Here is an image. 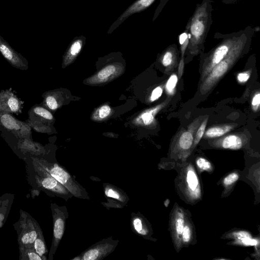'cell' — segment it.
Returning a JSON list of instances; mask_svg holds the SVG:
<instances>
[{"instance_id": "obj_35", "label": "cell", "mask_w": 260, "mask_h": 260, "mask_svg": "<svg viewBox=\"0 0 260 260\" xmlns=\"http://www.w3.org/2000/svg\"><path fill=\"white\" fill-rule=\"evenodd\" d=\"M251 108L252 110L256 112L258 111L260 105V93L257 91L252 96L251 102Z\"/></svg>"}, {"instance_id": "obj_25", "label": "cell", "mask_w": 260, "mask_h": 260, "mask_svg": "<svg viewBox=\"0 0 260 260\" xmlns=\"http://www.w3.org/2000/svg\"><path fill=\"white\" fill-rule=\"evenodd\" d=\"M186 181L189 190L194 191L199 187V182L198 176L194 170L191 167L188 169Z\"/></svg>"}, {"instance_id": "obj_21", "label": "cell", "mask_w": 260, "mask_h": 260, "mask_svg": "<svg viewBox=\"0 0 260 260\" xmlns=\"http://www.w3.org/2000/svg\"><path fill=\"white\" fill-rule=\"evenodd\" d=\"M14 194L5 193L0 197V229L4 225L10 213Z\"/></svg>"}, {"instance_id": "obj_3", "label": "cell", "mask_w": 260, "mask_h": 260, "mask_svg": "<svg viewBox=\"0 0 260 260\" xmlns=\"http://www.w3.org/2000/svg\"><path fill=\"white\" fill-rule=\"evenodd\" d=\"M29 184L33 191H44L51 195H68V189L47 172L31 156L24 157Z\"/></svg>"}, {"instance_id": "obj_15", "label": "cell", "mask_w": 260, "mask_h": 260, "mask_svg": "<svg viewBox=\"0 0 260 260\" xmlns=\"http://www.w3.org/2000/svg\"><path fill=\"white\" fill-rule=\"evenodd\" d=\"M28 118L25 121L27 123L48 124L53 121L54 118L52 114L43 105L36 104L30 108L28 111Z\"/></svg>"}, {"instance_id": "obj_42", "label": "cell", "mask_w": 260, "mask_h": 260, "mask_svg": "<svg viewBox=\"0 0 260 260\" xmlns=\"http://www.w3.org/2000/svg\"><path fill=\"white\" fill-rule=\"evenodd\" d=\"M184 57H181L179 63L178 69V78L180 79L183 74L184 70Z\"/></svg>"}, {"instance_id": "obj_16", "label": "cell", "mask_w": 260, "mask_h": 260, "mask_svg": "<svg viewBox=\"0 0 260 260\" xmlns=\"http://www.w3.org/2000/svg\"><path fill=\"white\" fill-rule=\"evenodd\" d=\"M170 100V99H166L160 104L145 110L136 118L135 123L145 126L154 124L156 114L168 105Z\"/></svg>"}, {"instance_id": "obj_23", "label": "cell", "mask_w": 260, "mask_h": 260, "mask_svg": "<svg viewBox=\"0 0 260 260\" xmlns=\"http://www.w3.org/2000/svg\"><path fill=\"white\" fill-rule=\"evenodd\" d=\"M20 260H43L36 252L34 245L19 246Z\"/></svg>"}, {"instance_id": "obj_31", "label": "cell", "mask_w": 260, "mask_h": 260, "mask_svg": "<svg viewBox=\"0 0 260 260\" xmlns=\"http://www.w3.org/2000/svg\"><path fill=\"white\" fill-rule=\"evenodd\" d=\"M96 112L98 118L102 120L109 116L111 113V109L109 106L104 105L99 108Z\"/></svg>"}, {"instance_id": "obj_6", "label": "cell", "mask_w": 260, "mask_h": 260, "mask_svg": "<svg viewBox=\"0 0 260 260\" xmlns=\"http://www.w3.org/2000/svg\"><path fill=\"white\" fill-rule=\"evenodd\" d=\"M33 157L47 172L66 187L72 194L78 197L82 196L79 185L75 183L70 174L62 168L56 164L49 163L42 158Z\"/></svg>"}, {"instance_id": "obj_20", "label": "cell", "mask_w": 260, "mask_h": 260, "mask_svg": "<svg viewBox=\"0 0 260 260\" xmlns=\"http://www.w3.org/2000/svg\"><path fill=\"white\" fill-rule=\"evenodd\" d=\"M86 38L83 36L75 37L70 43L63 59L64 63H69L79 54L85 43Z\"/></svg>"}, {"instance_id": "obj_11", "label": "cell", "mask_w": 260, "mask_h": 260, "mask_svg": "<svg viewBox=\"0 0 260 260\" xmlns=\"http://www.w3.org/2000/svg\"><path fill=\"white\" fill-rule=\"evenodd\" d=\"M24 103L11 88L0 91V113L19 115L22 113Z\"/></svg>"}, {"instance_id": "obj_34", "label": "cell", "mask_w": 260, "mask_h": 260, "mask_svg": "<svg viewBox=\"0 0 260 260\" xmlns=\"http://www.w3.org/2000/svg\"><path fill=\"white\" fill-rule=\"evenodd\" d=\"M133 224L135 229L138 233L143 235H146L147 232L144 228L143 221L140 218H135L133 221Z\"/></svg>"}, {"instance_id": "obj_37", "label": "cell", "mask_w": 260, "mask_h": 260, "mask_svg": "<svg viewBox=\"0 0 260 260\" xmlns=\"http://www.w3.org/2000/svg\"><path fill=\"white\" fill-rule=\"evenodd\" d=\"M163 87L158 86L156 87L152 91L149 100L150 102H154L158 99L162 95Z\"/></svg>"}, {"instance_id": "obj_17", "label": "cell", "mask_w": 260, "mask_h": 260, "mask_svg": "<svg viewBox=\"0 0 260 260\" xmlns=\"http://www.w3.org/2000/svg\"><path fill=\"white\" fill-rule=\"evenodd\" d=\"M120 67L116 64H109L101 70L94 76L89 78L88 83L96 84L106 82L120 73Z\"/></svg>"}, {"instance_id": "obj_9", "label": "cell", "mask_w": 260, "mask_h": 260, "mask_svg": "<svg viewBox=\"0 0 260 260\" xmlns=\"http://www.w3.org/2000/svg\"><path fill=\"white\" fill-rule=\"evenodd\" d=\"M0 126L18 139H32L31 128L28 123L18 119L12 114L0 113Z\"/></svg>"}, {"instance_id": "obj_2", "label": "cell", "mask_w": 260, "mask_h": 260, "mask_svg": "<svg viewBox=\"0 0 260 260\" xmlns=\"http://www.w3.org/2000/svg\"><path fill=\"white\" fill-rule=\"evenodd\" d=\"M213 0H202L197 4L192 15L186 26L188 44L186 49L189 53L195 55L204 49V44L212 24Z\"/></svg>"}, {"instance_id": "obj_22", "label": "cell", "mask_w": 260, "mask_h": 260, "mask_svg": "<svg viewBox=\"0 0 260 260\" xmlns=\"http://www.w3.org/2000/svg\"><path fill=\"white\" fill-rule=\"evenodd\" d=\"M237 125V123H226L214 125L209 127L205 132L203 136L205 138L220 137L233 130Z\"/></svg>"}, {"instance_id": "obj_40", "label": "cell", "mask_w": 260, "mask_h": 260, "mask_svg": "<svg viewBox=\"0 0 260 260\" xmlns=\"http://www.w3.org/2000/svg\"><path fill=\"white\" fill-rule=\"evenodd\" d=\"M241 243L246 246H255L258 242L256 240L252 239L251 237H247L240 240Z\"/></svg>"}, {"instance_id": "obj_29", "label": "cell", "mask_w": 260, "mask_h": 260, "mask_svg": "<svg viewBox=\"0 0 260 260\" xmlns=\"http://www.w3.org/2000/svg\"><path fill=\"white\" fill-rule=\"evenodd\" d=\"M184 226V215L181 212H178L174 220V228L176 235L178 237L182 235Z\"/></svg>"}, {"instance_id": "obj_18", "label": "cell", "mask_w": 260, "mask_h": 260, "mask_svg": "<svg viewBox=\"0 0 260 260\" xmlns=\"http://www.w3.org/2000/svg\"><path fill=\"white\" fill-rule=\"evenodd\" d=\"M178 50L176 44L168 47L160 55L159 60L166 68V71L170 72L177 64Z\"/></svg>"}, {"instance_id": "obj_30", "label": "cell", "mask_w": 260, "mask_h": 260, "mask_svg": "<svg viewBox=\"0 0 260 260\" xmlns=\"http://www.w3.org/2000/svg\"><path fill=\"white\" fill-rule=\"evenodd\" d=\"M188 34L187 31L184 29V31L178 36V42L180 46L181 57H184V53L188 46Z\"/></svg>"}, {"instance_id": "obj_4", "label": "cell", "mask_w": 260, "mask_h": 260, "mask_svg": "<svg viewBox=\"0 0 260 260\" xmlns=\"http://www.w3.org/2000/svg\"><path fill=\"white\" fill-rule=\"evenodd\" d=\"M243 29L229 34H223L219 32L214 34L216 39L222 40L209 52L204 59L200 77L202 82L211 72L212 69L226 56L235 43L238 40Z\"/></svg>"}, {"instance_id": "obj_12", "label": "cell", "mask_w": 260, "mask_h": 260, "mask_svg": "<svg viewBox=\"0 0 260 260\" xmlns=\"http://www.w3.org/2000/svg\"><path fill=\"white\" fill-rule=\"evenodd\" d=\"M0 53L13 67L23 71H26L28 69V60L15 50L1 36Z\"/></svg>"}, {"instance_id": "obj_36", "label": "cell", "mask_w": 260, "mask_h": 260, "mask_svg": "<svg viewBox=\"0 0 260 260\" xmlns=\"http://www.w3.org/2000/svg\"><path fill=\"white\" fill-rule=\"evenodd\" d=\"M105 194L108 197H110L118 200H121V196L119 191L112 187H108L105 189Z\"/></svg>"}, {"instance_id": "obj_38", "label": "cell", "mask_w": 260, "mask_h": 260, "mask_svg": "<svg viewBox=\"0 0 260 260\" xmlns=\"http://www.w3.org/2000/svg\"><path fill=\"white\" fill-rule=\"evenodd\" d=\"M251 71L250 70L239 73L237 76V79L240 83H245L249 79Z\"/></svg>"}, {"instance_id": "obj_10", "label": "cell", "mask_w": 260, "mask_h": 260, "mask_svg": "<svg viewBox=\"0 0 260 260\" xmlns=\"http://www.w3.org/2000/svg\"><path fill=\"white\" fill-rule=\"evenodd\" d=\"M200 124V118L194 119L187 126V129L182 128L176 134L173 142L175 152H186L192 146L194 136Z\"/></svg>"}, {"instance_id": "obj_39", "label": "cell", "mask_w": 260, "mask_h": 260, "mask_svg": "<svg viewBox=\"0 0 260 260\" xmlns=\"http://www.w3.org/2000/svg\"><path fill=\"white\" fill-rule=\"evenodd\" d=\"M181 235L183 241L184 243H187L190 241L191 237V231L189 225L186 224L184 226Z\"/></svg>"}, {"instance_id": "obj_1", "label": "cell", "mask_w": 260, "mask_h": 260, "mask_svg": "<svg viewBox=\"0 0 260 260\" xmlns=\"http://www.w3.org/2000/svg\"><path fill=\"white\" fill-rule=\"evenodd\" d=\"M259 30V26L253 27L250 25L243 29L242 34L226 56L212 69L201 82L199 87L201 95H204L210 91L237 61L247 52L254 34Z\"/></svg>"}, {"instance_id": "obj_32", "label": "cell", "mask_w": 260, "mask_h": 260, "mask_svg": "<svg viewBox=\"0 0 260 260\" xmlns=\"http://www.w3.org/2000/svg\"><path fill=\"white\" fill-rule=\"evenodd\" d=\"M196 164L202 171H208L211 170L212 168L211 163L204 157H198L196 160Z\"/></svg>"}, {"instance_id": "obj_33", "label": "cell", "mask_w": 260, "mask_h": 260, "mask_svg": "<svg viewBox=\"0 0 260 260\" xmlns=\"http://www.w3.org/2000/svg\"><path fill=\"white\" fill-rule=\"evenodd\" d=\"M239 175L235 172L232 173L227 175L223 180L224 186H228L236 182L239 179Z\"/></svg>"}, {"instance_id": "obj_26", "label": "cell", "mask_w": 260, "mask_h": 260, "mask_svg": "<svg viewBox=\"0 0 260 260\" xmlns=\"http://www.w3.org/2000/svg\"><path fill=\"white\" fill-rule=\"evenodd\" d=\"M43 105L51 110H55L58 108V102L54 92H47L43 94Z\"/></svg>"}, {"instance_id": "obj_14", "label": "cell", "mask_w": 260, "mask_h": 260, "mask_svg": "<svg viewBox=\"0 0 260 260\" xmlns=\"http://www.w3.org/2000/svg\"><path fill=\"white\" fill-rule=\"evenodd\" d=\"M243 134H232L214 140L212 145L217 147L231 150L241 149L246 141Z\"/></svg>"}, {"instance_id": "obj_19", "label": "cell", "mask_w": 260, "mask_h": 260, "mask_svg": "<svg viewBox=\"0 0 260 260\" xmlns=\"http://www.w3.org/2000/svg\"><path fill=\"white\" fill-rule=\"evenodd\" d=\"M17 147L21 152L28 153L29 156H39L43 152V146L28 138L18 139Z\"/></svg>"}, {"instance_id": "obj_8", "label": "cell", "mask_w": 260, "mask_h": 260, "mask_svg": "<svg viewBox=\"0 0 260 260\" xmlns=\"http://www.w3.org/2000/svg\"><path fill=\"white\" fill-rule=\"evenodd\" d=\"M53 221V234L49 253V260H52L63 236L66 220L67 218L65 207H59L55 203L51 204Z\"/></svg>"}, {"instance_id": "obj_24", "label": "cell", "mask_w": 260, "mask_h": 260, "mask_svg": "<svg viewBox=\"0 0 260 260\" xmlns=\"http://www.w3.org/2000/svg\"><path fill=\"white\" fill-rule=\"evenodd\" d=\"M34 246L35 251L42 258L43 260H46V256L48 250L42 232L38 235L35 240Z\"/></svg>"}, {"instance_id": "obj_27", "label": "cell", "mask_w": 260, "mask_h": 260, "mask_svg": "<svg viewBox=\"0 0 260 260\" xmlns=\"http://www.w3.org/2000/svg\"><path fill=\"white\" fill-rule=\"evenodd\" d=\"M178 81V76L176 73L172 74L168 78L165 86L166 92L168 95L174 94Z\"/></svg>"}, {"instance_id": "obj_41", "label": "cell", "mask_w": 260, "mask_h": 260, "mask_svg": "<svg viewBox=\"0 0 260 260\" xmlns=\"http://www.w3.org/2000/svg\"><path fill=\"white\" fill-rule=\"evenodd\" d=\"M233 236L238 240H241L247 237H251L250 234L248 232L245 231H239L238 232L234 233L233 234Z\"/></svg>"}, {"instance_id": "obj_5", "label": "cell", "mask_w": 260, "mask_h": 260, "mask_svg": "<svg viewBox=\"0 0 260 260\" xmlns=\"http://www.w3.org/2000/svg\"><path fill=\"white\" fill-rule=\"evenodd\" d=\"M19 246L34 245L42 230L38 222L26 211L20 210L19 220L14 224Z\"/></svg>"}, {"instance_id": "obj_43", "label": "cell", "mask_w": 260, "mask_h": 260, "mask_svg": "<svg viewBox=\"0 0 260 260\" xmlns=\"http://www.w3.org/2000/svg\"><path fill=\"white\" fill-rule=\"evenodd\" d=\"M241 0H221L222 3L225 5H232L238 3Z\"/></svg>"}, {"instance_id": "obj_28", "label": "cell", "mask_w": 260, "mask_h": 260, "mask_svg": "<svg viewBox=\"0 0 260 260\" xmlns=\"http://www.w3.org/2000/svg\"><path fill=\"white\" fill-rule=\"evenodd\" d=\"M208 121V117L205 118L198 128L195 134L192 148L193 149L199 143L202 138L203 137L205 132L206 125Z\"/></svg>"}, {"instance_id": "obj_7", "label": "cell", "mask_w": 260, "mask_h": 260, "mask_svg": "<svg viewBox=\"0 0 260 260\" xmlns=\"http://www.w3.org/2000/svg\"><path fill=\"white\" fill-rule=\"evenodd\" d=\"M156 0H136L128 6L126 10L111 24L107 31L110 34L116 29L128 17L135 13L141 12L148 8ZM169 0H159V5L157 7L152 19L154 21L164 9Z\"/></svg>"}, {"instance_id": "obj_13", "label": "cell", "mask_w": 260, "mask_h": 260, "mask_svg": "<svg viewBox=\"0 0 260 260\" xmlns=\"http://www.w3.org/2000/svg\"><path fill=\"white\" fill-rule=\"evenodd\" d=\"M116 241L112 240H103V243L94 245V246L85 251L82 256L83 260L99 259L110 253L116 246Z\"/></svg>"}]
</instances>
